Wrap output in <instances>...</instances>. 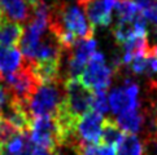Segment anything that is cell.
Here are the masks:
<instances>
[{
	"instance_id": "6da1fadb",
	"label": "cell",
	"mask_w": 157,
	"mask_h": 155,
	"mask_svg": "<svg viewBox=\"0 0 157 155\" xmlns=\"http://www.w3.org/2000/svg\"><path fill=\"white\" fill-rule=\"evenodd\" d=\"M64 98V83L40 84L26 103L27 114L31 120L35 118H42V116L53 118Z\"/></svg>"
},
{
	"instance_id": "7a4b0ae2",
	"label": "cell",
	"mask_w": 157,
	"mask_h": 155,
	"mask_svg": "<svg viewBox=\"0 0 157 155\" xmlns=\"http://www.w3.org/2000/svg\"><path fill=\"white\" fill-rule=\"evenodd\" d=\"M113 76L114 71L105 63L104 54L96 51L90 57L86 69L79 78V81L90 91L106 92L112 84Z\"/></svg>"
},
{
	"instance_id": "3957f363",
	"label": "cell",
	"mask_w": 157,
	"mask_h": 155,
	"mask_svg": "<svg viewBox=\"0 0 157 155\" xmlns=\"http://www.w3.org/2000/svg\"><path fill=\"white\" fill-rule=\"evenodd\" d=\"M3 80L5 83V85L8 87V89L14 101L25 103V105L30 99V97L34 95L36 88L40 85L38 83V80L35 79L30 66L25 61L21 67L18 70H16L14 73L4 75Z\"/></svg>"
},
{
	"instance_id": "277c9868",
	"label": "cell",
	"mask_w": 157,
	"mask_h": 155,
	"mask_svg": "<svg viewBox=\"0 0 157 155\" xmlns=\"http://www.w3.org/2000/svg\"><path fill=\"white\" fill-rule=\"evenodd\" d=\"M108 103L110 110L117 115L140 109L138 84L131 78L125 76L122 85L112 89L109 93Z\"/></svg>"
},
{
	"instance_id": "5b68a950",
	"label": "cell",
	"mask_w": 157,
	"mask_h": 155,
	"mask_svg": "<svg viewBox=\"0 0 157 155\" xmlns=\"http://www.w3.org/2000/svg\"><path fill=\"white\" fill-rule=\"evenodd\" d=\"M30 141L36 146L56 151L61 147L57 124L51 116H42L31 120L29 128Z\"/></svg>"
},
{
	"instance_id": "8992f818",
	"label": "cell",
	"mask_w": 157,
	"mask_h": 155,
	"mask_svg": "<svg viewBox=\"0 0 157 155\" xmlns=\"http://www.w3.org/2000/svg\"><path fill=\"white\" fill-rule=\"evenodd\" d=\"M64 92L65 106L73 116L79 119L91 110L92 92L87 89L79 80L66 79L64 81Z\"/></svg>"
},
{
	"instance_id": "52a82bcc",
	"label": "cell",
	"mask_w": 157,
	"mask_h": 155,
	"mask_svg": "<svg viewBox=\"0 0 157 155\" xmlns=\"http://www.w3.org/2000/svg\"><path fill=\"white\" fill-rule=\"evenodd\" d=\"M104 118L96 111H88L77 121V136L82 142L98 143L100 142L101 125Z\"/></svg>"
},
{
	"instance_id": "ba28073f",
	"label": "cell",
	"mask_w": 157,
	"mask_h": 155,
	"mask_svg": "<svg viewBox=\"0 0 157 155\" xmlns=\"http://www.w3.org/2000/svg\"><path fill=\"white\" fill-rule=\"evenodd\" d=\"M118 0H91L85 5L86 16L94 29L109 26L112 22V10Z\"/></svg>"
},
{
	"instance_id": "9c48e42d",
	"label": "cell",
	"mask_w": 157,
	"mask_h": 155,
	"mask_svg": "<svg viewBox=\"0 0 157 155\" xmlns=\"http://www.w3.org/2000/svg\"><path fill=\"white\" fill-rule=\"evenodd\" d=\"M0 7L5 18L17 23L27 22L31 17V9L26 0H0Z\"/></svg>"
},
{
	"instance_id": "30bf717a",
	"label": "cell",
	"mask_w": 157,
	"mask_h": 155,
	"mask_svg": "<svg viewBox=\"0 0 157 155\" xmlns=\"http://www.w3.org/2000/svg\"><path fill=\"white\" fill-rule=\"evenodd\" d=\"M116 123L120 127V129L123 131L125 133L136 136V133H140L143 131L145 123V113L143 110L138 109L120 114L116 119Z\"/></svg>"
},
{
	"instance_id": "8fae6325",
	"label": "cell",
	"mask_w": 157,
	"mask_h": 155,
	"mask_svg": "<svg viewBox=\"0 0 157 155\" xmlns=\"http://www.w3.org/2000/svg\"><path fill=\"white\" fill-rule=\"evenodd\" d=\"M24 63V57L16 47L0 45V74L3 76L14 73Z\"/></svg>"
},
{
	"instance_id": "7c38bea8",
	"label": "cell",
	"mask_w": 157,
	"mask_h": 155,
	"mask_svg": "<svg viewBox=\"0 0 157 155\" xmlns=\"http://www.w3.org/2000/svg\"><path fill=\"white\" fill-rule=\"evenodd\" d=\"M22 35H24V27L21 26V23L9 21L7 18L0 23V45L2 47L18 45Z\"/></svg>"
},
{
	"instance_id": "4fadbf2b",
	"label": "cell",
	"mask_w": 157,
	"mask_h": 155,
	"mask_svg": "<svg viewBox=\"0 0 157 155\" xmlns=\"http://www.w3.org/2000/svg\"><path fill=\"white\" fill-rule=\"evenodd\" d=\"M123 135L125 133H122V131L117 125L116 120L110 118L104 119L103 125H101V135H100V142L103 145L117 147V145L121 142Z\"/></svg>"
},
{
	"instance_id": "5bb4252c",
	"label": "cell",
	"mask_w": 157,
	"mask_h": 155,
	"mask_svg": "<svg viewBox=\"0 0 157 155\" xmlns=\"http://www.w3.org/2000/svg\"><path fill=\"white\" fill-rule=\"evenodd\" d=\"M116 150L117 155H144V145L138 136L125 133Z\"/></svg>"
},
{
	"instance_id": "9a60e30c",
	"label": "cell",
	"mask_w": 157,
	"mask_h": 155,
	"mask_svg": "<svg viewBox=\"0 0 157 155\" xmlns=\"http://www.w3.org/2000/svg\"><path fill=\"white\" fill-rule=\"evenodd\" d=\"M117 17L118 22H131L138 14H140V10L136 7V4L132 0H118L116 4Z\"/></svg>"
},
{
	"instance_id": "2e32d148",
	"label": "cell",
	"mask_w": 157,
	"mask_h": 155,
	"mask_svg": "<svg viewBox=\"0 0 157 155\" xmlns=\"http://www.w3.org/2000/svg\"><path fill=\"white\" fill-rule=\"evenodd\" d=\"M139 8L143 17L157 25V0H132Z\"/></svg>"
},
{
	"instance_id": "e0dca14e",
	"label": "cell",
	"mask_w": 157,
	"mask_h": 155,
	"mask_svg": "<svg viewBox=\"0 0 157 155\" xmlns=\"http://www.w3.org/2000/svg\"><path fill=\"white\" fill-rule=\"evenodd\" d=\"M91 109H92V111H96L101 115L108 113L109 103H108V97H106V92H104V91L92 92Z\"/></svg>"
},
{
	"instance_id": "ac0fdd59",
	"label": "cell",
	"mask_w": 157,
	"mask_h": 155,
	"mask_svg": "<svg viewBox=\"0 0 157 155\" xmlns=\"http://www.w3.org/2000/svg\"><path fill=\"white\" fill-rule=\"evenodd\" d=\"M127 69L135 75L148 73V57H135L127 66Z\"/></svg>"
},
{
	"instance_id": "d6986e66",
	"label": "cell",
	"mask_w": 157,
	"mask_h": 155,
	"mask_svg": "<svg viewBox=\"0 0 157 155\" xmlns=\"http://www.w3.org/2000/svg\"><path fill=\"white\" fill-rule=\"evenodd\" d=\"M75 155H100V145L99 143H86L79 142L74 149Z\"/></svg>"
},
{
	"instance_id": "ffe728a7",
	"label": "cell",
	"mask_w": 157,
	"mask_h": 155,
	"mask_svg": "<svg viewBox=\"0 0 157 155\" xmlns=\"http://www.w3.org/2000/svg\"><path fill=\"white\" fill-rule=\"evenodd\" d=\"M16 133H18V131L13 128L7 120L0 118V142L5 143L10 137H13Z\"/></svg>"
},
{
	"instance_id": "44dd1931",
	"label": "cell",
	"mask_w": 157,
	"mask_h": 155,
	"mask_svg": "<svg viewBox=\"0 0 157 155\" xmlns=\"http://www.w3.org/2000/svg\"><path fill=\"white\" fill-rule=\"evenodd\" d=\"M5 20V17H4V14H3V10H2V7H0V23Z\"/></svg>"
},
{
	"instance_id": "7402d4cb",
	"label": "cell",
	"mask_w": 157,
	"mask_h": 155,
	"mask_svg": "<svg viewBox=\"0 0 157 155\" xmlns=\"http://www.w3.org/2000/svg\"><path fill=\"white\" fill-rule=\"evenodd\" d=\"M2 149H3V143L0 142V154H2Z\"/></svg>"
},
{
	"instance_id": "603a6c76",
	"label": "cell",
	"mask_w": 157,
	"mask_h": 155,
	"mask_svg": "<svg viewBox=\"0 0 157 155\" xmlns=\"http://www.w3.org/2000/svg\"><path fill=\"white\" fill-rule=\"evenodd\" d=\"M77 2H78V5H81V2H82V0H77Z\"/></svg>"
},
{
	"instance_id": "cb8c5ba5",
	"label": "cell",
	"mask_w": 157,
	"mask_h": 155,
	"mask_svg": "<svg viewBox=\"0 0 157 155\" xmlns=\"http://www.w3.org/2000/svg\"><path fill=\"white\" fill-rule=\"evenodd\" d=\"M2 78H3V75H2V74H0V79H2Z\"/></svg>"
}]
</instances>
